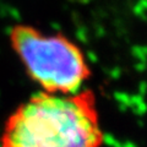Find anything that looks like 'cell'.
<instances>
[{
  "mask_svg": "<svg viewBox=\"0 0 147 147\" xmlns=\"http://www.w3.org/2000/svg\"><path fill=\"white\" fill-rule=\"evenodd\" d=\"M105 141L96 93L38 92L7 117L0 147H103Z\"/></svg>",
  "mask_w": 147,
  "mask_h": 147,
  "instance_id": "1",
  "label": "cell"
},
{
  "mask_svg": "<svg viewBox=\"0 0 147 147\" xmlns=\"http://www.w3.org/2000/svg\"><path fill=\"white\" fill-rule=\"evenodd\" d=\"M9 40L27 76L40 92L77 93L92 75L82 48L60 32L47 33L33 25L17 24L11 27Z\"/></svg>",
  "mask_w": 147,
  "mask_h": 147,
  "instance_id": "2",
  "label": "cell"
}]
</instances>
